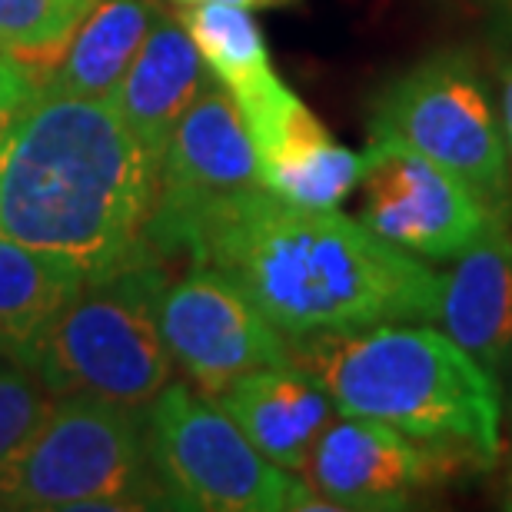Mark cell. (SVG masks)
Masks as SVG:
<instances>
[{
	"instance_id": "6",
	"label": "cell",
	"mask_w": 512,
	"mask_h": 512,
	"mask_svg": "<svg viewBox=\"0 0 512 512\" xmlns=\"http://www.w3.org/2000/svg\"><path fill=\"white\" fill-rule=\"evenodd\" d=\"M147 443L170 509H333L300 473H286L200 389L167 383L147 403Z\"/></svg>"
},
{
	"instance_id": "15",
	"label": "cell",
	"mask_w": 512,
	"mask_h": 512,
	"mask_svg": "<svg viewBox=\"0 0 512 512\" xmlns=\"http://www.w3.org/2000/svg\"><path fill=\"white\" fill-rule=\"evenodd\" d=\"M210 80V70L203 67V57L183 20L160 10L124 80L107 100L117 107L124 124L137 133L143 147L160 160L183 110L197 100Z\"/></svg>"
},
{
	"instance_id": "26",
	"label": "cell",
	"mask_w": 512,
	"mask_h": 512,
	"mask_svg": "<svg viewBox=\"0 0 512 512\" xmlns=\"http://www.w3.org/2000/svg\"><path fill=\"white\" fill-rule=\"evenodd\" d=\"M506 363H509V380H512V353H509V360H506Z\"/></svg>"
},
{
	"instance_id": "22",
	"label": "cell",
	"mask_w": 512,
	"mask_h": 512,
	"mask_svg": "<svg viewBox=\"0 0 512 512\" xmlns=\"http://www.w3.org/2000/svg\"><path fill=\"white\" fill-rule=\"evenodd\" d=\"M476 4L493 17V24L503 30V34L512 37V0H476Z\"/></svg>"
},
{
	"instance_id": "19",
	"label": "cell",
	"mask_w": 512,
	"mask_h": 512,
	"mask_svg": "<svg viewBox=\"0 0 512 512\" xmlns=\"http://www.w3.org/2000/svg\"><path fill=\"white\" fill-rule=\"evenodd\" d=\"M87 7V0H0V47L44 74Z\"/></svg>"
},
{
	"instance_id": "27",
	"label": "cell",
	"mask_w": 512,
	"mask_h": 512,
	"mask_svg": "<svg viewBox=\"0 0 512 512\" xmlns=\"http://www.w3.org/2000/svg\"><path fill=\"white\" fill-rule=\"evenodd\" d=\"M87 4H90V0H87Z\"/></svg>"
},
{
	"instance_id": "24",
	"label": "cell",
	"mask_w": 512,
	"mask_h": 512,
	"mask_svg": "<svg viewBox=\"0 0 512 512\" xmlns=\"http://www.w3.org/2000/svg\"><path fill=\"white\" fill-rule=\"evenodd\" d=\"M173 4H230V7H247V10H270V7H290L293 0H173Z\"/></svg>"
},
{
	"instance_id": "17",
	"label": "cell",
	"mask_w": 512,
	"mask_h": 512,
	"mask_svg": "<svg viewBox=\"0 0 512 512\" xmlns=\"http://www.w3.org/2000/svg\"><path fill=\"white\" fill-rule=\"evenodd\" d=\"M87 276L0 233V360L34 370L40 346Z\"/></svg>"
},
{
	"instance_id": "16",
	"label": "cell",
	"mask_w": 512,
	"mask_h": 512,
	"mask_svg": "<svg viewBox=\"0 0 512 512\" xmlns=\"http://www.w3.org/2000/svg\"><path fill=\"white\" fill-rule=\"evenodd\" d=\"M160 17L157 0H90L74 34L40 74L60 94L107 100Z\"/></svg>"
},
{
	"instance_id": "11",
	"label": "cell",
	"mask_w": 512,
	"mask_h": 512,
	"mask_svg": "<svg viewBox=\"0 0 512 512\" xmlns=\"http://www.w3.org/2000/svg\"><path fill=\"white\" fill-rule=\"evenodd\" d=\"M157 313L177 370L210 399L243 373L293 363L290 336L210 266H190L170 280Z\"/></svg>"
},
{
	"instance_id": "7",
	"label": "cell",
	"mask_w": 512,
	"mask_h": 512,
	"mask_svg": "<svg viewBox=\"0 0 512 512\" xmlns=\"http://www.w3.org/2000/svg\"><path fill=\"white\" fill-rule=\"evenodd\" d=\"M370 140H396L463 177L493 210L512 213V173L476 60L439 50L396 77L373 104Z\"/></svg>"
},
{
	"instance_id": "5",
	"label": "cell",
	"mask_w": 512,
	"mask_h": 512,
	"mask_svg": "<svg viewBox=\"0 0 512 512\" xmlns=\"http://www.w3.org/2000/svg\"><path fill=\"white\" fill-rule=\"evenodd\" d=\"M0 509H170L147 443V406L60 396L0 469Z\"/></svg>"
},
{
	"instance_id": "2",
	"label": "cell",
	"mask_w": 512,
	"mask_h": 512,
	"mask_svg": "<svg viewBox=\"0 0 512 512\" xmlns=\"http://www.w3.org/2000/svg\"><path fill=\"white\" fill-rule=\"evenodd\" d=\"M160 160L110 100L40 84L0 114V233L84 276L147 253Z\"/></svg>"
},
{
	"instance_id": "4",
	"label": "cell",
	"mask_w": 512,
	"mask_h": 512,
	"mask_svg": "<svg viewBox=\"0 0 512 512\" xmlns=\"http://www.w3.org/2000/svg\"><path fill=\"white\" fill-rule=\"evenodd\" d=\"M167 283L163 260L87 276L34 363L47 393L147 406L177 370L157 313Z\"/></svg>"
},
{
	"instance_id": "10",
	"label": "cell",
	"mask_w": 512,
	"mask_h": 512,
	"mask_svg": "<svg viewBox=\"0 0 512 512\" xmlns=\"http://www.w3.org/2000/svg\"><path fill=\"white\" fill-rule=\"evenodd\" d=\"M360 220L383 240L423 260H453L499 217L463 177L396 140L366 143Z\"/></svg>"
},
{
	"instance_id": "20",
	"label": "cell",
	"mask_w": 512,
	"mask_h": 512,
	"mask_svg": "<svg viewBox=\"0 0 512 512\" xmlns=\"http://www.w3.org/2000/svg\"><path fill=\"white\" fill-rule=\"evenodd\" d=\"M50 396L34 370L0 360V469L37 433L50 413Z\"/></svg>"
},
{
	"instance_id": "21",
	"label": "cell",
	"mask_w": 512,
	"mask_h": 512,
	"mask_svg": "<svg viewBox=\"0 0 512 512\" xmlns=\"http://www.w3.org/2000/svg\"><path fill=\"white\" fill-rule=\"evenodd\" d=\"M40 87V70L0 47V114Z\"/></svg>"
},
{
	"instance_id": "23",
	"label": "cell",
	"mask_w": 512,
	"mask_h": 512,
	"mask_svg": "<svg viewBox=\"0 0 512 512\" xmlns=\"http://www.w3.org/2000/svg\"><path fill=\"white\" fill-rule=\"evenodd\" d=\"M503 137L509 150V173H512V67L503 74Z\"/></svg>"
},
{
	"instance_id": "1",
	"label": "cell",
	"mask_w": 512,
	"mask_h": 512,
	"mask_svg": "<svg viewBox=\"0 0 512 512\" xmlns=\"http://www.w3.org/2000/svg\"><path fill=\"white\" fill-rule=\"evenodd\" d=\"M173 256L210 266L293 336L376 323H433L443 273L373 233L360 217L300 207L253 187L203 210Z\"/></svg>"
},
{
	"instance_id": "12",
	"label": "cell",
	"mask_w": 512,
	"mask_h": 512,
	"mask_svg": "<svg viewBox=\"0 0 512 512\" xmlns=\"http://www.w3.org/2000/svg\"><path fill=\"white\" fill-rule=\"evenodd\" d=\"M266 190L300 207L336 210L366 177V150H350L290 87L243 114Z\"/></svg>"
},
{
	"instance_id": "3",
	"label": "cell",
	"mask_w": 512,
	"mask_h": 512,
	"mask_svg": "<svg viewBox=\"0 0 512 512\" xmlns=\"http://www.w3.org/2000/svg\"><path fill=\"white\" fill-rule=\"evenodd\" d=\"M290 360L313 376L336 413L380 419L409 436L459 443L489 466L503 449V389L453 336L429 323L293 336Z\"/></svg>"
},
{
	"instance_id": "18",
	"label": "cell",
	"mask_w": 512,
	"mask_h": 512,
	"mask_svg": "<svg viewBox=\"0 0 512 512\" xmlns=\"http://www.w3.org/2000/svg\"><path fill=\"white\" fill-rule=\"evenodd\" d=\"M177 17L197 44L203 67L237 100L240 114H253L286 90L273 70L263 30L247 7L187 4Z\"/></svg>"
},
{
	"instance_id": "13",
	"label": "cell",
	"mask_w": 512,
	"mask_h": 512,
	"mask_svg": "<svg viewBox=\"0 0 512 512\" xmlns=\"http://www.w3.org/2000/svg\"><path fill=\"white\" fill-rule=\"evenodd\" d=\"M213 403L286 473H303L313 443L336 416L330 393L296 363L243 373Z\"/></svg>"
},
{
	"instance_id": "9",
	"label": "cell",
	"mask_w": 512,
	"mask_h": 512,
	"mask_svg": "<svg viewBox=\"0 0 512 512\" xmlns=\"http://www.w3.org/2000/svg\"><path fill=\"white\" fill-rule=\"evenodd\" d=\"M263 187L256 173V150L237 100L210 80L183 110L160 157L157 200L147 220V253L173 260L180 233L203 210Z\"/></svg>"
},
{
	"instance_id": "25",
	"label": "cell",
	"mask_w": 512,
	"mask_h": 512,
	"mask_svg": "<svg viewBox=\"0 0 512 512\" xmlns=\"http://www.w3.org/2000/svg\"><path fill=\"white\" fill-rule=\"evenodd\" d=\"M509 506H512V473H509Z\"/></svg>"
},
{
	"instance_id": "8",
	"label": "cell",
	"mask_w": 512,
	"mask_h": 512,
	"mask_svg": "<svg viewBox=\"0 0 512 512\" xmlns=\"http://www.w3.org/2000/svg\"><path fill=\"white\" fill-rule=\"evenodd\" d=\"M473 449L409 436L380 419L336 413L303 466V479L333 509H409L453 479L486 469Z\"/></svg>"
},
{
	"instance_id": "14",
	"label": "cell",
	"mask_w": 512,
	"mask_h": 512,
	"mask_svg": "<svg viewBox=\"0 0 512 512\" xmlns=\"http://www.w3.org/2000/svg\"><path fill=\"white\" fill-rule=\"evenodd\" d=\"M439 323L489 373L512 353V217H499L443 276Z\"/></svg>"
}]
</instances>
